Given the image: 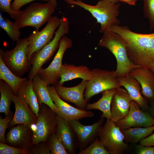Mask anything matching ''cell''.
<instances>
[{"instance_id":"obj_1","label":"cell","mask_w":154,"mask_h":154,"mask_svg":"<svg viewBox=\"0 0 154 154\" xmlns=\"http://www.w3.org/2000/svg\"><path fill=\"white\" fill-rule=\"evenodd\" d=\"M109 30L124 40L128 56L135 64L148 68L149 64L154 62V33H136L127 26L119 24L112 25Z\"/></svg>"},{"instance_id":"obj_2","label":"cell","mask_w":154,"mask_h":154,"mask_svg":"<svg viewBox=\"0 0 154 154\" xmlns=\"http://www.w3.org/2000/svg\"><path fill=\"white\" fill-rule=\"evenodd\" d=\"M103 33L99 45L108 49L115 57L117 62L115 71L117 77L127 76L133 69L141 67L129 59L125 42L120 36L110 30Z\"/></svg>"},{"instance_id":"obj_3","label":"cell","mask_w":154,"mask_h":154,"mask_svg":"<svg viewBox=\"0 0 154 154\" xmlns=\"http://www.w3.org/2000/svg\"><path fill=\"white\" fill-rule=\"evenodd\" d=\"M67 4L79 6L89 11L100 24V32L103 33L113 25L119 24L117 18L119 4L106 0H100L95 5H90L81 0H64Z\"/></svg>"},{"instance_id":"obj_4","label":"cell","mask_w":154,"mask_h":154,"mask_svg":"<svg viewBox=\"0 0 154 154\" xmlns=\"http://www.w3.org/2000/svg\"><path fill=\"white\" fill-rule=\"evenodd\" d=\"M69 29L68 20L63 16L60 18V25L55 32L53 39L40 50L34 52L31 55L29 61L31 68L28 75V79L32 80L43 65L51 59L59 47L61 38L68 33Z\"/></svg>"},{"instance_id":"obj_5","label":"cell","mask_w":154,"mask_h":154,"mask_svg":"<svg viewBox=\"0 0 154 154\" xmlns=\"http://www.w3.org/2000/svg\"><path fill=\"white\" fill-rule=\"evenodd\" d=\"M56 7L50 1L45 3H33L21 11L14 22L19 29L31 26L38 30L50 20Z\"/></svg>"},{"instance_id":"obj_6","label":"cell","mask_w":154,"mask_h":154,"mask_svg":"<svg viewBox=\"0 0 154 154\" xmlns=\"http://www.w3.org/2000/svg\"><path fill=\"white\" fill-rule=\"evenodd\" d=\"M15 47L4 51L0 50V56L9 69L17 76L21 77L30 70L31 66L27 54L29 44L28 38L19 39Z\"/></svg>"},{"instance_id":"obj_7","label":"cell","mask_w":154,"mask_h":154,"mask_svg":"<svg viewBox=\"0 0 154 154\" xmlns=\"http://www.w3.org/2000/svg\"><path fill=\"white\" fill-rule=\"evenodd\" d=\"M91 78L87 82L84 94L87 103L92 96L103 91L121 86L115 70L96 68L91 70Z\"/></svg>"},{"instance_id":"obj_8","label":"cell","mask_w":154,"mask_h":154,"mask_svg":"<svg viewBox=\"0 0 154 154\" xmlns=\"http://www.w3.org/2000/svg\"><path fill=\"white\" fill-rule=\"evenodd\" d=\"M57 115L47 105L40 106L39 115L33 132L32 145L46 142L50 137L56 133Z\"/></svg>"},{"instance_id":"obj_9","label":"cell","mask_w":154,"mask_h":154,"mask_svg":"<svg viewBox=\"0 0 154 154\" xmlns=\"http://www.w3.org/2000/svg\"><path fill=\"white\" fill-rule=\"evenodd\" d=\"M98 136L105 149L110 154H122L128 149L124 141V136L121 129L110 119H107L100 129Z\"/></svg>"},{"instance_id":"obj_10","label":"cell","mask_w":154,"mask_h":154,"mask_svg":"<svg viewBox=\"0 0 154 154\" xmlns=\"http://www.w3.org/2000/svg\"><path fill=\"white\" fill-rule=\"evenodd\" d=\"M72 40L64 36L60 41L58 49L50 64L45 68H42L38 74L48 86L58 83L60 79V72L62 65L64 54L68 48L72 47Z\"/></svg>"},{"instance_id":"obj_11","label":"cell","mask_w":154,"mask_h":154,"mask_svg":"<svg viewBox=\"0 0 154 154\" xmlns=\"http://www.w3.org/2000/svg\"><path fill=\"white\" fill-rule=\"evenodd\" d=\"M60 23V19L56 16H52L42 30H36L31 33L28 37L29 44L27 50L29 61L33 53L39 51L53 39L55 31Z\"/></svg>"},{"instance_id":"obj_12","label":"cell","mask_w":154,"mask_h":154,"mask_svg":"<svg viewBox=\"0 0 154 154\" xmlns=\"http://www.w3.org/2000/svg\"><path fill=\"white\" fill-rule=\"evenodd\" d=\"M115 123L121 129L134 127H148L154 125V118L132 100L127 114Z\"/></svg>"},{"instance_id":"obj_13","label":"cell","mask_w":154,"mask_h":154,"mask_svg":"<svg viewBox=\"0 0 154 154\" xmlns=\"http://www.w3.org/2000/svg\"><path fill=\"white\" fill-rule=\"evenodd\" d=\"M104 118L90 125H85L76 119L68 121L76 137L79 151L88 146L98 136V131L103 125Z\"/></svg>"},{"instance_id":"obj_14","label":"cell","mask_w":154,"mask_h":154,"mask_svg":"<svg viewBox=\"0 0 154 154\" xmlns=\"http://www.w3.org/2000/svg\"><path fill=\"white\" fill-rule=\"evenodd\" d=\"M51 98L58 110V116L69 121L78 120L86 117H91L94 114L92 111L83 110L74 107L65 102L58 96L53 86H48Z\"/></svg>"},{"instance_id":"obj_15","label":"cell","mask_w":154,"mask_h":154,"mask_svg":"<svg viewBox=\"0 0 154 154\" xmlns=\"http://www.w3.org/2000/svg\"><path fill=\"white\" fill-rule=\"evenodd\" d=\"M87 82L82 80L78 85L70 87H64L58 83L53 86L58 95L63 100L73 103L78 109L86 110L87 103L84 100V92Z\"/></svg>"},{"instance_id":"obj_16","label":"cell","mask_w":154,"mask_h":154,"mask_svg":"<svg viewBox=\"0 0 154 154\" xmlns=\"http://www.w3.org/2000/svg\"><path fill=\"white\" fill-rule=\"evenodd\" d=\"M12 102L14 104L15 112L9 123L8 127L11 128L16 125L24 124L31 128L35 125L37 117L25 102L15 95L13 97Z\"/></svg>"},{"instance_id":"obj_17","label":"cell","mask_w":154,"mask_h":154,"mask_svg":"<svg viewBox=\"0 0 154 154\" xmlns=\"http://www.w3.org/2000/svg\"><path fill=\"white\" fill-rule=\"evenodd\" d=\"M132 100L126 90L121 87L116 88L111 103L112 120L116 122L123 118L128 112Z\"/></svg>"},{"instance_id":"obj_18","label":"cell","mask_w":154,"mask_h":154,"mask_svg":"<svg viewBox=\"0 0 154 154\" xmlns=\"http://www.w3.org/2000/svg\"><path fill=\"white\" fill-rule=\"evenodd\" d=\"M31 131L30 127L24 124L12 127L6 135L7 142L13 146L29 150L32 146Z\"/></svg>"},{"instance_id":"obj_19","label":"cell","mask_w":154,"mask_h":154,"mask_svg":"<svg viewBox=\"0 0 154 154\" xmlns=\"http://www.w3.org/2000/svg\"><path fill=\"white\" fill-rule=\"evenodd\" d=\"M56 133L70 154H75L78 148L77 139L68 121L57 115Z\"/></svg>"},{"instance_id":"obj_20","label":"cell","mask_w":154,"mask_h":154,"mask_svg":"<svg viewBox=\"0 0 154 154\" xmlns=\"http://www.w3.org/2000/svg\"><path fill=\"white\" fill-rule=\"evenodd\" d=\"M129 74L139 82L141 93L147 100H154V74L148 68L139 67L132 70Z\"/></svg>"},{"instance_id":"obj_21","label":"cell","mask_w":154,"mask_h":154,"mask_svg":"<svg viewBox=\"0 0 154 154\" xmlns=\"http://www.w3.org/2000/svg\"><path fill=\"white\" fill-rule=\"evenodd\" d=\"M118 79L121 86L127 90L132 100L136 102L142 109L147 112L150 106L141 94V87L138 81L129 74L118 77Z\"/></svg>"},{"instance_id":"obj_22","label":"cell","mask_w":154,"mask_h":154,"mask_svg":"<svg viewBox=\"0 0 154 154\" xmlns=\"http://www.w3.org/2000/svg\"><path fill=\"white\" fill-rule=\"evenodd\" d=\"M60 79L58 83L61 85L67 81L76 78H80L88 81L92 77L91 70L87 66L64 63L62 64L60 72Z\"/></svg>"},{"instance_id":"obj_23","label":"cell","mask_w":154,"mask_h":154,"mask_svg":"<svg viewBox=\"0 0 154 154\" xmlns=\"http://www.w3.org/2000/svg\"><path fill=\"white\" fill-rule=\"evenodd\" d=\"M33 87L40 107L43 104L48 106L58 115V110L50 94L47 84L37 74L32 80Z\"/></svg>"},{"instance_id":"obj_24","label":"cell","mask_w":154,"mask_h":154,"mask_svg":"<svg viewBox=\"0 0 154 154\" xmlns=\"http://www.w3.org/2000/svg\"><path fill=\"white\" fill-rule=\"evenodd\" d=\"M16 95L25 102L37 117L40 107L33 90L32 80L27 78L22 81L18 88Z\"/></svg>"},{"instance_id":"obj_25","label":"cell","mask_w":154,"mask_h":154,"mask_svg":"<svg viewBox=\"0 0 154 154\" xmlns=\"http://www.w3.org/2000/svg\"><path fill=\"white\" fill-rule=\"evenodd\" d=\"M116 88H112L102 92V96L97 101L92 104H87V110H97L102 112L101 117L112 119L111 105L113 96Z\"/></svg>"},{"instance_id":"obj_26","label":"cell","mask_w":154,"mask_h":154,"mask_svg":"<svg viewBox=\"0 0 154 154\" xmlns=\"http://www.w3.org/2000/svg\"><path fill=\"white\" fill-rule=\"evenodd\" d=\"M121 130L124 136L125 143L136 144L153 133L154 125L148 127H131Z\"/></svg>"},{"instance_id":"obj_27","label":"cell","mask_w":154,"mask_h":154,"mask_svg":"<svg viewBox=\"0 0 154 154\" xmlns=\"http://www.w3.org/2000/svg\"><path fill=\"white\" fill-rule=\"evenodd\" d=\"M27 78L19 77L14 74L5 64L0 56V80L4 81L10 86L15 95H16L20 84Z\"/></svg>"},{"instance_id":"obj_28","label":"cell","mask_w":154,"mask_h":154,"mask_svg":"<svg viewBox=\"0 0 154 154\" xmlns=\"http://www.w3.org/2000/svg\"><path fill=\"white\" fill-rule=\"evenodd\" d=\"M0 113L7 116L12 114L10 107L15 95L10 86L4 81L0 80Z\"/></svg>"},{"instance_id":"obj_29","label":"cell","mask_w":154,"mask_h":154,"mask_svg":"<svg viewBox=\"0 0 154 154\" xmlns=\"http://www.w3.org/2000/svg\"><path fill=\"white\" fill-rule=\"evenodd\" d=\"M0 27L6 33L10 38L13 41H16L19 39L21 32L19 29L15 22L3 17L0 14Z\"/></svg>"},{"instance_id":"obj_30","label":"cell","mask_w":154,"mask_h":154,"mask_svg":"<svg viewBox=\"0 0 154 154\" xmlns=\"http://www.w3.org/2000/svg\"><path fill=\"white\" fill-rule=\"evenodd\" d=\"M48 140L51 154H69L56 133L51 135Z\"/></svg>"},{"instance_id":"obj_31","label":"cell","mask_w":154,"mask_h":154,"mask_svg":"<svg viewBox=\"0 0 154 154\" xmlns=\"http://www.w3.org/2000/svg\"><path fill=\"white\" fill-rule=\"evenodd\" d=\"M78 154H110L105 149L97 136L84 149L79 151Z\"/></svg>"},{"instance_id":"obj_32","label":"cell","mask_w":154,"mask_h":154,"mask_svg":"<svg viewBox=\"0 0 154 154\" xmlns=\"http://www.w3.org/2000/svg\"><path fill=\"white\" fill-rule=\"evenodd\" d=\"M143 10L145 17L149 20L150 29L154 28V0H143Z\"/></svg>"},{"instance_id":"obj_33","label":"cell","mask_w":154,"mask_h":154,"mask_svg":"<svg viewBox=\"0 0 154 154\" xmlns=\"http://www.w3.org/2000/svg\"><path fill=\"white\" fill-rule=\"evenodd\" d=\"M28 151L0 143V154H26L28 153Z\"/></svg>"},{"instance_id":"obj_34","label":"cell","mask_w":154,"mask_h":154,"mask_svg":"<svg viewBox=\"0 0 154 154\" xmlns=\"http://www.w3.org/2000/svg\"><path fill=\"white\" fill-rule=\"evenodd\" d=\"M13 0H0V9L1 10L8 13L10 17L15 19L21 13L22 10L15 11L11 9V2Z\"/></svg>"},{"instance_id":"obj_35","label":"cell","mask_w":154,"mask_h":154,"mask_svg":"<svg viewBox=\"0 0 154 154\" xmlns=\"http://www.w3.org/2000/svg\"><path fill=\"white\" fill-rule=\"evenodd\" d=\"M12 114L5 116L3 118H0V141L6 143L5 133L7 128L8 127L9 123L12 119Z\"/></svg>"},{"instance_id":"obj_36","label":"cell","mask_w":154,"mask_h":154,"mask_svg":"<svg viewBox=\"0 0 154 154\" xmlns=\"http://www.w3.org/2000/svg\"><path fill=\"white\" fill-rule=\"evenodd\" d=\"M38 0H14L11 4V7L13 11H19L21 8L24 5L33 1ZM49 1L50 0H40Z\"/></svg>"},{"instance_id":"obj_37","label":"cell","mask_w":154,"mask_h":154,"mask_svg":"<svg viewBox=\"0 0 154 154\" xmlns=\"http://www.w3.org/2000/svg\"><path fill=\"white\" fill-rule=\"evenodd\" d=\"M136 153L138 154H154V146L144 145L141 144L136 145Z\"/></svg>"},{"instance_id":"obj_38","label":"cell","mask_w":154,"mask_h":154,"mask_svg":"<svg viewBox=\"0 0 154 154\" xmlns=\"http://www.w3.org/2000/svg\"><path fill=\"white\" fill-rule=\"evenodd\" d=\"M32 151L33 153L40 154H50L51 152L48 144L45 143L40 145L39 143Z\"/></svg>"},{"instance_id":"obj_39","label":"cell","mask_w":154,"mask_h":154,"mask_svg":"<svg viewBox=\"0 0 154 154\" xmlns=\"http://www.w3.org/2000/svg\"><path fill=\"white\" fill-rule=\"evenodd\" d=\"M139 143L144 145L154 146V133L141 141Z\"/></svg>"},{"instance_id":"obj_40","label":"cell","mask_w":154,"mask_h":154,"mask_svg":"<svg viewBox=\"0 0 154 154\" xmlns=\"http://www.w3.org/2000/svg\"><path fill=\"white\" fill-rule=\"evenodd\" d=\"M148 111L149 114L154 118V100L152 101Z\"/></svg>"},{"instance_id":"obj_41","label":"cell","mask_w":154,"mask_h":154,"mask_svg":"<svg viewBox=\"0 0 154 154\" xmlns=\"http://www.w3.org/2000/svg\"><path fill=\"white\" fill-rule=\"evenodd\" d=\"M118 1H119L126 3L130 5H134L136 2L139 0H117Z\"/></svg>"},{"instance_id":"obj_42","label":"cell","mask_w":154,"mask_h":154,"mask_svg":"<svg viewBox=\"0 0 154 154\" xmlns=\"http://www.w3.org/2000/svg\"><path fill=\"white\" fill-rule=\"evenodd\" d=\"M148 68L154 74V62L151 63L149 64Z\"/></svg>"},{"instance_id":"obj_43","label":"cell","mask_w":154,"mask_h":154,"mask_svg":"<svg viewBox=\"0 0 154 154\" xmlns=\"http://www.w3.org/2000/svg\"><path fill=\"white\" fill-rule=\"evenodd\" d=\"M56 1L57 0H50V1L56 6H57V2Z\"/></svg>"},{"instance_id":"obj_44","label":"cell","mask_w":154,"mask_h":154,"mask_svg":"<svg viewBox=\"0 0 154 154\" xmlns=\"http://www.w3.org/2000/svg\"><path fill=\"white\" fill-rule=\"evenodd\" d=\"M114 3H117L118 1L117 0H106Z\"/></svg>"}]
</instances>
